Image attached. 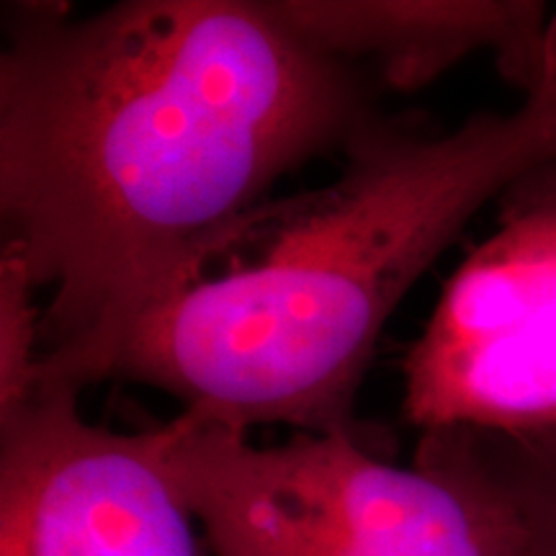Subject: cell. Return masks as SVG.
<instances>
[{"mask_svg":"<svg viewBox=\"0 0 556 556\" xmlns=\"http://www.w3.org/2000/svg\"><path fill=\"white\" fill-rule=\"evenodd\" d=\"M37 283L16 248L0 250V417L11 415L37 389L41 319Z\"/></svg>","mask_w":556,"mask_h":556,"instance_id":"ba28073f","label":"cell"},{"mask_svg":"<svg viewBox=\"0 0 556 556\" xmlns=\"http://www.w3.org/2000/svg\"><path fill=\"white\" fill-rule=\"evenodd\" d=\"M276 16L348 65L358 60L394 90L433 83L475 52H495L526 96L544 78L548 21L528 0H270ZM361 70V67H358Z\"/></svg>","mask_w":556,"mask_h":556,"instance_id":"8992f818","label":"cell"},{"mask_svg":"<svg viewBox=\"0 0 556 556\" xmlns=\"http://www.w3.org/2000/svg\"><path fill=\"white\" fill-rule=\"evenodd\" d=\"M0 217L39 291V377L80 392L208 238L377 119L364 70L270 0L13 5Z\"/></svg>","mask_w":556,"mask_h":556,"instance_id":"6da1fadb","label":"cell"},{"mask_svg":"<svg viewBox=\"0 0 556 556\" xmlns=\"http://www.w3.org/2000/svg\"><path fill=\"white\" fill-rule=\"evenodd\" d=\"M467 433L516 513L526 556H556V430L520 438Z\"/></svg>","mask_w":556,"mask_h":556,"instance_id":"52a82bcc","label":"cell"},{"mask_svg":"<svg viewBox=\"0 0 556 556\" xmlns=\"http://www.w3.org/2000/svg\"><path fill=\"white\" fill-rule=\"evenodd\" d=\"M165 469L212 556H526L518 518L467 430L420 433L409 467L381 435L163 422Z\"/></svg>","mask_w":556,"mask_h":556,"instance_id":"3957f363","label":"cell"},{"mask_svg":"<svg viewBox=\"0 0 556 556\" xmlns=\"http://www.w3.org/2000/svg\"><path fill=\"white\" fill-rule=\"evenodd\" d=\"M556 160V16L516 111L420 135L377 116L319 189L266 199L208 238L129 325L101 381L176 397L206 426L379 435L356 417L381 330L469 219Z\"/></svg>","mask_w":556,"mask_h":556,"instance_id":"7a4b0ae2","label":"cell"},{"mask_svg":"<svg viewBox=\"0 0 556 556\" xmlns=\"http://www.w3.org/2000/svg\"><path fill=\"white\" fill-rule=\"evenodd\" d=\"M78 397L41 379L0 417V556H212L165 469L163 428L93 426Z\"/></svg>","mask_w":556,"mask_h":556,"instance_id":"5b68a950","label":"cell"},{"mask_svg":"<svg viewBox=\"0 0 556 556\" xmlns=\"http://www.w3.org/2000/svg\"><path fill=\"white\" fill-rule=\"evenodd\" d=\"M420 433L556 430V160L497 197V227L443 287L402 364Z\"/></svg>","mask_w":556,"mask_h":556,"instance_id":"277c9868","label":"cell"}]
</instances>
